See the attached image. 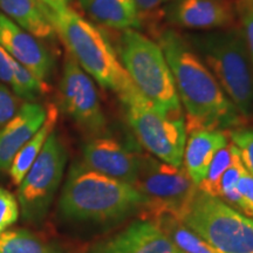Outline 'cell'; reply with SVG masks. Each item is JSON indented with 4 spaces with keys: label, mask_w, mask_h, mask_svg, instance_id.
Here are the masks:
<instances>
[{
    "label": "cell",
    "mask_w": 253,
    "mask_h": 253,
    "mask_svg": "<svg viewBox=\"0 0 253 253\" xmlns=\"http://www.w3.org/2000/svg\"><path fill=\"white\" fill-rule=\"evenodd\" d=\"M87 253H177L166 233L153 220L138 219L115 235L96 242Z\"/></svg>",
    "instance_id": "obj_12"
},
{
    "label": "cell",
    "mask_w": 253,
    "mask_h": 253,
    "mask_svg": "<svg viewBox=\"0 0 253 253\" xmlns=\"http://www.w3.org/2000/svg\"><path fill=\"white\" fill-rule=\"evenodd\" d=\"M229 140L238 149L246 171L253 176V129L236 128L227 131Z\"/></svg>",
    "instance_id": "obj_24"
},
{
    "label": "cell",
    "mask_w": 253,
    "mask_h": 253,
    "mask_svg": "<svg viewBox=\"0 0 253 253\" xmlns=\"http://www.w3.org/2000/svg\"><path fill=\"white\" fill-rule=\"evenodd\" d=\"M46 108L26 102L0 129V171L9 169L15 155L39 130L46 120Z\"/></svg>",
    "instance_id": "obj_15"
},
{
    "label": "cell",
    "mask_w": 253,
    "mask_h": 253,
    "mask_svg": "<svg viewBox=\"0 0 253 253\" xmlns=\"http://www.w3.org/2000/svg\"><path fill=\"white\" fill-rule=\"evenodd\" d=\"M81 8L97 24L113 30H130L142 25L134 0H79Z\"/></svg>",
    "instance_id": "obj_17"
},
{
    "label": "cell",
    "mask_w": 253,
    "mask_h": 253,
    "mask_svg": "<svg viewBox=\"0 0 253 253\" xmlns=\"http://www.w3.org/2000/svg\"><path fill=\"white\" fill-rule=\"evenodd\" d=\"M88 169L134 186L140 170V155L113 138L95 137L84 147Z\"/></svg>",
    "instance_id": "obj_13"
},
{
    "label": "cell",
    "mask_w": 253,
    "mask_h": 253,
    "mask_svg": "<svg viewBox=\"0 0 253 253\" xmlns=\"http://www.w3.org/2000/svg\"><path fill=\"white\" fill-rule=\"evenodd\" d=\"M137 189L84 167H73L60 197L63 216L78 221L116 223L143 210Z\"/></svg>",
    "instance_id": "obj_3"
},
{
    "label": "cell",
    "mask_w": 253,
    "mask_h": 253,
    "mask_svg": "<svg viewBox=\"0 0 253 253\" xmlns=\"http://www.w3.org/2000/svg\"><path fill=\"white\" fill-rule=\"evenodd\" d=\"M185 39L240 115L253 116V65L242 27L199 32Z\"/></svg>",
    "instance_id": "obj_4"
},
{
    "label": "cell",
    "mask_w": 253,
    "mask_h": 253,
    "mask_svg": "<svg viewBox=\"0 0 253 253\" xmlns=\"http://www.w3.org/2000/svg\"><path fill=\"white\" fill-rule=\"evenodd\" d=\"M245 7H253V0H237L236 9Z\"/></svg>",
    "instance_id": "obj_32"
},
{
    "label": "cell",
    "mask_w": 253,
    "mask_h": 253,
    "mask_svg": "<svg viewBox=\"0 0 253 253\" xmlns=\"http://www.w3.org/2000/svg\"><path fill=\"white\" fill-rule=\"evenodd\" d=\"M123 104L129 126L145 149L160 161L183 167L186 141L184 118L163 114L142 94Z\"/></svg>",
    "instance_id": "obj_8"
},
{
    "label": "cell",
    "mask_w": 253,
    "mask_h": 253,
    "mask_svg": "<svg viewBox=\"0 0 253 253\" xmlns=\"http://www.w3.org/2000/svg\"><path fill=\"white\" fill-rule=\"evenodd\" d=\"M20 107L18 96L12 94L4 84H0V126L13 118Z\"/></svg>",
    "instance_id": "obj_26"
},
{
    "label": "cell",
    "mask_w": 253,
    "mask_h": 253,
    "mask_svg": "<svg viewBox=\"0 0 253 253\" xmlns=\"http://www.w3.org/2000/svg\"><path fill=\"white\" fill-rule=\"evenodd\" d=\"M237 190L244 202L246 216L253 218V176L250 175L246 170L239 177Z\"/></svg>",
    "instance_id": "obj_27"
},
{
    "label": "cell",
    "mask_w": 253,
    "mask_h": 253,
    "mask_svg": "<svg viewBox=\"0 0 253 253\" xmlns=\"http://www.w3.org/2000/svg\"><path fill=\"white\" fill-rule=\"evenodd\" d=\"M0 253H67L24 229L8 230L0 235Z\"/></svg>",
    "instance_id": "obj_21"
},
{
    "label": "cell",
    "mask_w": 253,
    "mask_h": 253,
    "mask_svg": "<svg viewBox=\"0 0 253 253\" xmlns=\"http://www.w3.org/2000/svg\"><path fill=\"white\" fill-rule=\"evenodd\" d=\"M60 104L63 112L88 135L100 137L104 134L107 120L94 82L69 53L60 82Z\"/></svg>",
    "instance_id": "obj_10"
},
{
    "label": "cell",
    "mask_w": 253,
    "mask_h": 253,
    "mask_svg": "<svg viewBox=\"0 0 253 253\" xmlns=\"http://www.w3.org/2000/svg\"><path fill=\"white\" fill-rule=\"evenodd\" d=\"M46 112L47 115L43 125L40 126V129L36 134L32 136L31 140L21 148L20 151L15 155L13 162L9 167V175H11L12 182L15 185H19L23 181L25 175L30 170L34 161H36L49 134L54 129L56 121H58L59 110L55 104H48Z\"/></svg>",
    "instance_id": "obj_19"
},
{
    "label": "cell",
    "mask_w": 253,
    "mask_h": 253,
    "mask_svg": "<svg viewBox=\"0 0 253 253\" xmlns=\"http://www.w3.org/2000/svg\"><path fill=\"white\" fill-rule=\"evenodd\" d=\"M166 15L173 26L203 32L230 27L235 21L227 0H171Z\"/></svg>",
    "instance_id": "obj_14"
},
{
    "label": "cell",
    "mask_w": 253,
    "mask_h": 253,
    "mask_svg": "<svg viewBox=\"0 0 253 253\" xmlns=\"http://www.w3.org/2000/svg\"><path fill=\"white\" fill-rule=\"evenodd\" d=\"M12 89L15 95L24 100H36L40 95L46 94L49 90L47 82L40 81L34 77L26 67H24L20 62L12 58Z\"/></svg>",
    "instance_id": "obj_22"
},
{
    "label": "cell",
    "mask_w": 253,
    "mask_h": 253,
    "mask_svg": "<svg viewBox=\"0 0 253 253\" xmlns=\"http://www.w3.org/2000/svg\"><path fill=\"white\" fill-rule=\"evenodd\" d=\"M134 188L145 199L142 219L149 220L162 213L179 217L198 189L184 168L168 164L150 155H140V170Z\"/></svg>",
    "instance_id": "obj_7"
},
{
    "label": "cell",
    "mask_w": 253,
    "mask_h": 253,
    "mask_svg": "<svg viewBox=\"0 0 253 253\" xmlns=\"http://www.w3.org/2000/svg\"><path fill=\"white\" fill-rule=\"evenodd\" d=\"M12 77V56L0 46V81L11 86Z\"/></svg>",
    "instance_id": "obj_30"
},
{
    "label": "cell",
    "mask_w": 253,
    "mask_h": 253,
    "mask_svg": "<svg viewBox=\"0 0 253 253\" xmlns=\"http://www.w3.org/2000/svg\"><path fill=\"white\" fill-rule=\"evenodd\" d=\"M231 160H232V144L229 142L226 147L221 148L214 155L212 162L209 167L207 176L203 181L199 183L197 188L204 194L219 198L221 177L229 168Z\"/></svg>",
    "instance_id": "obj_23"
},
{
    "label": "cell",
    "mask_w": 253,
    "mask_h": 253,
    "mask_svg": "<svg viewBox=\"0 0 253 253\" xmlns=\"http://www.w3.org/2000/svg\"><path fill=\"white\" fill-rule=\"evenodd\" d=\"M166 233L177 253H218L194 231L171 213H162L153 220Z\"/></svg>",
    "instance_id": "obj_20"
},
{
    "label": "cell",
    "mask_w": 253,
    "mask_h": 253,
    "mask_svg": "<svg viewBox=\"0 0 253 253\" xmlns=\"http://www.w3.org/2000/svg\"><path fill=\"white\" fill-rule=\"evenodd\" d=\"M39 1L47 8L52 9V11H60V9H65L69 7V4L72 0H39Z\"/></svg>",
    "instance_id": "obj_31"
},
{
    "label": "cell",
    "mask_w": 253,
    "mask_h": 253,
    "mask_svg": "<svg viewBox=\"0 0 253 253\" xmlns=\"http://www.w3.org/2000/svg\"><path fill=\"white\" fill-rule=\"evenodd\" d=\"M67 150L52 131L42 149L19 184V203L24 219H43L61 182Z\"/></svg>",
    "instance_id": "obj_9"
},
{
    "label": "cell",
    "mask_w": 253,
    "mask_h": 253,
    "mask_svg": "<svg viewBox=\"0 0 253 253\" xmlns=\"http://www.w3.org/2000/svg\"><path fill=\"white\" fill-rule=\"evenodd\" d=\"M179 220L218 253H253V218L197 189Z\"/></svg>",
    "instance_id": "obj_6"
},
{
    "label": "cell",
    "mask_w": 253,
    "mask_h": 253,
    "mask_svg": "<svg viewBox=\"0 0 253 253\" xmlns=\"http://www.w3.org/2000/svg\"><path fill=\"white\" fill-rule=\"evenodd\" d=\"M19 217L17 199L7 190L0 188V235L5 232Z\"/></svg>",
    "instance_id": "obj_25"
},
{
    "label": "cell",
    "mask_w": 253,
    "mask_h": 253,
    "mask_svg": "<svg viewBox=\"0 0 253 253\" xmlns=\"http://www.w3.org/2000/svg\"><path fill=\"white\" fill-rule=\"evenodd\" d=\"M43 9L69 54L101 87L118 94L122 103L140 94L99 27L69 7L52 11L43 6Z\"/></svg>",
    "instance_id": "obj_2"
},
{
    "label": "cell",
    "mask_w": 253,
    "mask_h": 253,
    "mask_svg": "<svg viewBox=\"0 0 253 253\" xmlns=\"http://www.w3.org/2000/svg\"><path fill=\"white\" fill-rule=\"evenodd\" d=\"M134 1L142 20L143 17H153L154 13H156L164 6H168L171 0H134Z\"/></svg>",
    "instance_id": "obj_29"
},
{
    "label": "cell",
    "mask_w": 253,
    "mask_h": 253,
    "mask_svg": "<svg viewBox=\"0 0 253 253\" xmlns=\"http://www.w3.org/2000/svg\"><path fill=\"white\" fill-rule=\"evenodd\" d=\"M118 55L140 93L163 114L183 116L172 73L161 46L141 32H121Z\"/></svg>",
    "instance_id": "obj_5"
},
{
    "label": "cell",
    "mask_w": 253,
    "mask_h": 253,
    "mask_svg": "<svg viewBox=\"0 0 253 253\" xmlns=\"http://www.w3.org/2000/svg\"><path fill=\"white\" fill-rule=\"evenodd\" d=\"M188 134L183 155V168L198 186L207 176L214 155L229 144V135L227 131L204 129L190 131Z\"/></svg>",
    "instance_id": "obj_16"
},
{
    "label": "cell",
    "mask_w": 253,
    "mask_h": 253,
    "mask_svg": "<svg viewBox=\"0 0 253 253\" xmlns=\"http://www.w3.org/2000/svg\"><path fill=\"white\" fill-rule=\"evenodd\" d=\"M0 12L38 39L56 37L39 0H0Z\"/></svg>",
    "instance_id": "obj_18"
},
{
    "label": "cell",
    "mask_w": 253,
    "mask_h": 253,
    "mask_svg": "<svg viewBox=\"0 0 253 253\" xmlns=\"http://www.w3.org/2000/svg\"><path fill=\"white\" fill-rule=\"evenodd\" d=\"M242 23V31L244 34L246 47H248L250 58L253 65V7H245L236 9Z\"/></svg>",
    "instance_id": "obj_28"
},
{
    "label": "cell",
    "mask_w": 253,
    "mask_h": 253,
    "mask_svg": "<svg viewBox=\"0 0 253 253\" xmlns=\"http://www.w3.org/2000/svg\"><path fill=\"white\" fill-rule=\"evenodd\" d=\"M157 43L171 69L177 94L185 109L186 134L198 129L230 131L239 128L245 119L185 37L167 28L158 33Z\"/></svg>",
    "instance_id": "obj_1"
},
{
    "label": "cell",
    "mask_w": 253,
    "mask_h": 253,
    "mask_svg": "<svg viewBox=\"0 0 253 253\" xmlns=\"http://www.w3.org/2000/svg\"><path fill=\"white\" fill-rule=\"evenodd\" d=\"M0 46L40 81L46 82L54 59L39 39L0 12Z\"/></svg>",
    "instance_id": "obj_11"
}]
</instances>
